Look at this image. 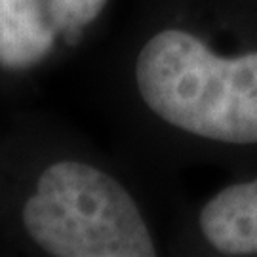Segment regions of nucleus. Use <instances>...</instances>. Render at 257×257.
Here are the masks:
<instances>
[{
	"label": "nucleus",
	"instance_id": "4",
	"mask_svg": "<svg viewBox=\"0 0 257 257\" xmlns=\"http://www.w3.org/2000/svg\"><path fill=\"white\" fill-rule=\"evenodd\" d=\"M174 248L193 255L257 257V168L208 194L183 221Z\"/></svg>",
	"mask_w": 257,
	"mask_h": 257
},
{
	"label": "nucleus",
	"instance_id": "1",
	"mask_svg": "<svg viewBox=\"0 0 257 257\" xmlns=\"http://www.w3.org/2000/svg\"><path fill=\"white\" fill-rule=\"evenodd\" d=\"M122 92L162 151L257 168V0H147L124 48Z\"/></svg>",
	"mask_w": 257,
	"mask_h": 257
},
{
	"label": "nucleus",
	"instance_id": "2",
	"mask_svg": "<svg viewBox=\"0 0 257 257\" xmlns=\"http://www.w3.org/2000/svg\"><path fill=\"white\" fill-rule=\"evenodd\" d=\"M0 238L42 257H155L166 248L151 206L114 166L27 136L0 143Z\"/></svg>",
	"mask_w": 257,
	"mask_h": 257
},
{
	"label": "nucleus",
	"instance_id": "3",
	"mask_svg": "<svg viewBox=\"0 0 257 257\" xmlns=\"http://www.w3.org/2000/svg\"><path fill=\"white\" fill-rule=\"evenodd\" d=\"M112 0H0V80H19L73 54Z\"/></svg>",
	"mask_w": 257,
	"mask_h": 257
}]
</instances>
